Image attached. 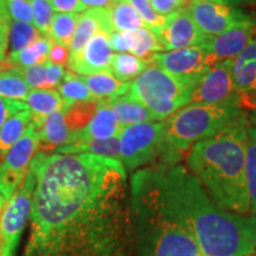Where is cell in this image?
<instances>
[{"instance_id":"7dc6e473","label":"cell","mask_w":256,"mask_h":256,"mask_svg":"<svg viewBox=\"0 0 256 256\" xmlns=\"http://www.w3.org/2000/svg\"><path fill=\"white\" fill-rule=\"evenodd\" d=\"M210 2H218V4L228 5V6H238V5H244V4H256V0H210Z\"/></svg>"},{"instance_id":"4316f807","label":"cell","mask_w":256,"mask_h":256,"mask_svg":"<svg viewBox=\"0 0 256 256\" xmlns=\"http://www.w3.org/2000/svg\"><path fill=\"white\" fill-rule=\"evenodd\" d=\"M148 63L130 52L114 54L110 72L121 82H132L140 74L145 72Z\"/></svg>"},{"instance_id":"ac0fdd59","label":"cell","mask_w":256,"mask_h":256,"mask_svg":"<svg viewBox=\"0 0 256 256\" xmlns=\"http://www.w3.org/2000/svg\"><path fill=\"white\" fill-rule=\"evenodd\" d=\"M232 80L241 96L256 92V38L232 60Z\"/></svg>"},{"instance_id":"74e56055","label":"cell","mask_w":256,"mask_h":256,"mask_svg":"<svg viewBox=\"0 0 256 256\" xmlns=\"http://www.w3.org/2000/svg\"><path fill=\"white\" fill-rule=\"evenodd\" d=\"M5 4L11 20L34 24V14L28 0H5Z\"/></svg>"},{"instance_id":"f6af8a7d","label":"cell","mask_w":256,"mask_h":256,"mask_svg":"<svg viewBox=\"0 0 256 256\" xmlns=\"http://www.w3.org/2000/svg\"><path fill=\"white\" fill-rule=\"evenodd\" d=\"M11 20V19H10ZM8 20L0 16V48L8 51Z\"/></svg>"},{"instance_id":"f1b7e54d","label":"cell","mask_w":256,"mask_h":256,"mask_svg":"<svg viewBox=\"0 0 256 256\" xmlns=\"http://www.w3.org/2000/svg\"><path fill=\"white\" fill-rule=\"evenodd\" d=\"M60 95L62 96L66 108L78 102L86 101H98L92 98L87 86L82 81L81 78L72 72H66L63 81L58 86Z\"/></svg>"},{"instance_id":"ab89813d","label":"cell","mask_w":256,"mask_h":256,"mask_svg":"<svg viewBox=\"0 0 256 256\" xmlns=\"http://www.w3.org/2000/svg\"><path fill=\"white\" fill-rule=\"evenodd\" d=\"M110 40L114 52L130 54L133 46V32L114 31L113 34H110Z\"/></svg>"},{"instance_id":"ba28073f","label":"cell","mask_w":256,"mask_h":256,"mask_svg":"<svg viewBox=\"0 0 256 256\" xmlns=\"http://www.w3.org/2000/svg\"><path fill=\"white\" fill-rule=\"evenodd\" d=\"M34 176L31 171L14 194L6 200L0 214V252L2 256H14L28 220H30Z\"/></svg>"},{"instance_id":"277c9868","label":"cell","mask_w":256,"mask_h":256,"mask_svg":"<svg viewBox=\"0 0 256 256\" xmlns=\"http://www.w3.org/2000/svg\"><path fill=\"white\" fill-rule=\"evenodd\" d=\"M130 214L138 256H202L194 235L162 200L152 168L132 176Z\"/></svg>"},{"instance_id":"83f0119b","label":"cell","mask_w":256,"mask_h":256,"mask_svg":"<svg viewBox=\"0 0 256 256\" xmlns=\"http://www.w3.org/2000/svg\"><path fill=\"white\" fill-rule=\"evenodd\" d=\"M110 11L114 31L133 32L146 28L136 8L126 0H118Z\"/></svg>"},{"instance_id":"4fadbf2b","label":"cell","mask_w":256,"mask_h":256,"mask_svg":"<svg viewBox=\"0 0 256 256\" xmlns=\"http://www.w3.org/2000/svg\"><path fill=\"white\" fill-rule=\"evenodd\" d=\"M150 66L180 78H202L210 69L206 64V51L200 46L156 54Z\"/></svg>"},{"instance_id":"9a60e30c","label":"cell","mask_w":256,"mask_h":256,"mask_svg":"<svg viewBox=\"0 0 256 256\" xmlns=\"http://www.w3.org/2000/svg\"><path fill=\"white\" fill-rule=\"evenodd\" d=\"M114 51L112 49L110 34L104 32L96 34L76 56L69 58L68 68L78 76L110 72Z\"/></svg>"},{"instance_id":"d590c367","label":"cell","mask_w":256,"mask_h":256,"mask_svg":"<svg viewBox=\"0 0 256 256\" xmlns=\"http://www.w3.org/2000/svg\"><path fill=\"white\" fill-rule=\"evenodd\" d=\"M28 2L34 14V28L40 32L42 36L48 37L51 20L55 14L50 0H28Z\"/></svg>"},{"instance_id":"7bdbcfd3","label":"cell","mask_w":256,"mask_h":256,"mask_svg":"<svg viewBox=\"0 0 256 256\" xmlns=\"http://www.w3.org/2000/svg\"><path fill=\"white\" fill-rule=\"evenodd\" d=\"M55 14H82L87 8L80 0H50Z\"/></svg>"},{"instance_id":"6da1fadb","label":"cell","mask_w":256,"mask_h":256,"mask_svg":"<svg viewBox=\"0 0 256 256\" xmlns=\"http://www.w3.org/2000/svg\"><path fill=\"white\" fill-rule=\"evenodd\" d=\"M23 256H138L127 172L101 156L37 152Z\"/></svg>"},{"instance_id":"ee69618b","label":"cell","mask_w":256,"mask_h":256,"mask_svg":"<svg viewBox=\"0 0 256 256\" xmlns=\"http://www.w3.org/2000/svg\"><path fill=\"white\" fill-rule=\"evenodd\" d=\"M89 8H112L118 0H80Z\"/></svg>"},{"instance_id":"8992f818","label":"cell","mask_w":256,"mask_h":256,"mask_svg":"<svg viewBox=\"0 0 256 256\" xmlns=\"http://www.w3.org/2000/svg\"><path fill=\"white\" fill-rule=\"evenodd\" d=\"M200 78H180L148 66L130 82V92L151 113L153 120H165L190 104Z\"/></svg>"},{"instance_id":"1f68e13d","label":"cell","mask_w":256,"mask_h":256,"mask_svg":"<svg viewBox=\"0 0 256 256\" xmlns=\"http://www.w3.org/2000/svg\"><path fill=\"white\" fill-rule=\"evenodd\" d=\"M80 14H55L51 20L48 38L51 42L70 46Z\"/></svg>"},{"instance_id":"9c48e42d","label":"cell","mask_w":256,"mask_h":256,"mask_svg":"<svg viewBox=\"0 0 256 256\" xmlns=\"http://www.w3.org/2000/svg\"><path fill=\"white\" fill-rule=\"evenodd\" d=\"M38 148L40 138L34 124L30 122L23 136L0 162V194L6 200L23 184Z\"/></svg>"},{"instance_id":"f35d334b","label":"cell","mask_w":256,"mask_h":256,"mask_svg":"<svg viewBox=\"0 0 256 256\" xmlns=\"http://www.w3.org/2000/svg\"><path fill=\"white\" fill-rule=\"evenodd\" d=\"M150 2L156 14L164 17H168L179 10L188 8L190 4V0H150Z\"/></svg>"},{"instance_id":"44dd1931","label":"cell","mask_w":256,"mask_h":256,"mask_svg":"<svg viewBox=\"0 0 256 256\" xmlns=\"http://www.w3.org/2000/svg\"><path fill=\"white\" fill-rule=\"evenodd\" d=\"M246 176L249 215L256 217V110H246Z\"/></svg>"},{"instance_id":"8fae6325","label":"cell","mask_w":256,"mask_h":256,"mask_svg":"<svg viewBox=\"0 0 256 256\" xmlns=\"http://www.w3.org/2000/svg\"><path fill=\"white\" fill-rule=\"evenodd\" d=\"M188 10L206 36H217L234 26L252 22L240 10L210 0H190Z\"/></svg>"},{"instance_id":"e0dca14e","label":"cell","mask_w":256,"mask_h":256,"mask_svg":"<svg viewBox=\"0 0 256 256\" xmlns=\"http://www.w3.org/2000/svg\"><path fill=\"white\" fill-rule=\"evenodd\" d=\"M122 130L124 128L118 122L116 118H115L110 106L106 104V102H100L90 122L83 128L82 130H80L78 133H74L70 142H76V140L110 139V138L119 136Z\"/></svg>"},{"instance_id":"7402d4cb","label":"cell","mask_w":256,"mask_h":256,"mask_svg":"<svg viewBox=\"0 0 256 256\" xmlns=\"http://www.w3.org/2000/svg\"><path fill=\"white\" fill-rule=\"evenodd\" d=\"M106 104L110 106L118 122L122 128L132 126V124L154 121L148 110L130 92Z\"/></svg>"},{"instance_id":"3957f363","label":"cell","mask_w":256,"mask_h":256,"mask_svg":"<svg viewBox=\"0 0 256 256\" xmlns=\"http://www.w3.org/2000/svg\"><path fill=\"white\" fill-rule=\"evenodd\" d=\"M188 171L222 209L249 215L246 176V110L215 136L192 146Z\"/></svg>"},{"instance_id":"d6a6232c","label":"cell","mask_w":256,"mask_h":256,"mask_svg":"<svg viewBox=\"0 0 256 256\" xmlns=\"http://www.w3.org/2000/svg\"><path fill=\"white\" fill-rule=\"evenodd\" d=\"M30 90V87L14 66L0 72V98L24 102Z\"/></svg>"},{"instance_id":"d6986e66","label":"cell","mask_w":256,"mask_h":256,"mask_svg":"<svg viewBox=\"0 0 256 256\" xmlns=\"http://www.w3.org/2000/svg\"><path fill=\"white\" fill-rule=\"evenodd\" d=\"M64 113L66 110H57L44 119L42 126L37 130L40 138L38 152L48 153V151H55L58 147L72 142V133L66 126Z\"/></svg>"},{"instance_id":"c3c4849f","label":"cell","mask_w":256,"mask_h":256,"mask_svg":"<svg viewBox=\"0 0 256 256\" xmlns=\"http://www.w3.org/2000/svg\"><path fill=\"white\" fill-rule=\"evenodd\" d=\"M0 16L2 18L6 19V20L10 22V17L8 14V10H6V4H5V0H0Z\"/></svg>"},{"instance_id":"e575fe53","label":"cell","mask_w":256,"mask_h":256,"mask_svg":"<svg viewBox=\"0 0 256 256\" xmlns=\"http://www.w3.org/2000/svg\"><path fill=\"white\" fill-rule=\"evenodd\" d=\"M17 72L26 84L32 89H52L54 86L51 83L49 72H48V62L37 66H26V68H18L14 66Z\"/></svg>"},{"instance_id":"816d5d0a","label":"cell","mask_w":256,"mask_h":256,"mask_svg":"<svg viewBox=\"0 0 256 256\" xmlns=\"http://www.w3.org/2000/svg\"><path fill=\"white\" fill-rule=\"evenodd\" d=\"M2 64H0V72H2Z\"/></svg>"},{"instance_id":"681fc988","label":"cell","mask_w":256,"mask_h":256,"mask_svg":"<svg viewBox=\"0 0 256 256\" xmlns=\"http://www.w3.org/2000/svg\"><path fill=\"white\" fill-rule=\"evenodd\" d=\"M5 203H6V200H5V198H4V196H2V194H0V214H2V208H4Z\"/></svg>"},{"instance_id":"52a82bcc","label":"cell","mask_w":256,"mask_h":256,"mask_svg":"<svg viewBox=\"0 0 256 256\" xmlns=\"http://www.w3.org/2000/svg\"><path fill=\"white\" fill-rule=\"evenodd\" d=\"M120 162L134 172L152 164L170 147L166 144L162 122H142L124 127L119 136Z\"/></svg>"},{"instance_id":"d4e9b609","label":"cell","mask_w":256,"mask_h":256,"mask_svg":"<svg viewBox=\"0 0 256 256\" xmlns=\"http://www.w3.org/2000/svg\"><path fill=\"white\" fill-rule=\"evenodd\" d=\"M31 122V113L28 110H20L12 115L0 130V162L16 142L23 136Z\"/></svg>"},{"instance_id":"b9f144b4","label":"cell","mask_w":256,"mask_h":256,"mask_svg":"<svg viewBox=\"0 0 256 256\" xmlns=\"http://www.w3.org/2000/svg\"><path fill=\"white\" fill-rule=\"evenodd\" d=\"M70 58V50L68 46H64L62 44L51 42V46L49 51V56L48 60L50 63L56 64L60 66H68V62Z\"/></svg>"},{"instance_id":"f5cc1de1","label":"cell","mask_w":256,"mask_h":256,"mask_svg":"<svg viewBox=\"0 0 256 256\" xmlns=\"http://www.w3.org/2000/svg\"><path fill=\"white\" fill-rule=\"evenodd\" d=\"M0 256H2V252H0Z\"/></svg>"},{"instance_id":"ffe728a7","label":"cell","mask_w":256,"mask_h":256,"mask_svg":"<svg viewBox=\"0 0 256 256\" xmlns=\"http://www.w3.org/2000/svg\"><path fill=\"white\" fill-rule=\"evenodd\" d=\"M31 113V122L38 130L44 119L57 110H66L62 96L55 89H31L25 98Z\"/></svg>"},{"instance_id":"836d02e7","label":"cell","mask_w":256,"mask_h":256,"mask_svg":"<svg viewBox=\"0 0 256 256\" xmlns=\"http://www.w3.org/2000/svg\"><path fill=\"white\" fill-rule=\"evenodd\" d=\"M100 101H86L78 102L66 108L64 116H66V126L69 127L70 132L72 134L82 130L96 113Z\"/></svg>"},{"instance_id":"7a4b0ae2","label":"cell","mask_w":256,"mask_h":256,"mask_svg":"<svg viewBox=\"0 0 256 256\" xmlns=\"http://www.w3.org/2000/svg\"><path fill=\"white\" fill-rule=\"evenodd\" d=\"M162 200L188 226L202 256L256 254V217L220 208L198 179L174 162L152 168Z\"/></svg>"},{"instance_id":"f907efd6","label":"cell","mask_w":256,"mask_h":256,"mask_svg":"<svg viewBox=\"0 0 256 256\" xmlns=\"http://www.w3.org/2000/svg\"><path fill=\"white\" fill-rule=\"evenodd\" d=\"M6 54H8V51L2 50V48H0V63H2V62H4V60H5Z\"/></svg>"},{"instance_id":"f546056e","label":"cell","mask_w":256,"mask_h":256,"mask_svg":"<svg viewBox=\"0 0 256 256\" xmlns=\"http://www.w3.org/2000/svg\"><path fill=\"white\" fill-rule=\"evenodd\" d=\"M164 46L151 30H148L147 28H142L133 31V46L130 50L132 55L145 60L150 66L152 57L156 54L164 52Z\"/></svg>"},{"instance_id":"484cf974","label":"cell","mask_w":256,"mask_h":256,"mask_svg":"<svg viewBox=\"0 0 256 256\" xmlns=\"http://www.w3.org/2000/svg\"><path fill=\"white\" fill-rule=\"evenodd\" d=\"M50 46L51 40L49 38L42 36L25 49L8 55V63H11L14 66H18V68H26V66L43 64L48 62Z\"/></svg>"},{"instance_id":"8d00e7d4","label":"cell","mask_w":256,"mask_h":256,"mask_svg":"<svg viewBox=\"0 0 256 256\" xmlns=\"http://www.w3.org/2000/svg\"><path fill=\"white\" fill-rule=\"evenodd\" d=\"M126 2H130L136 8L138 14L140 16V18L145 23V26L148 30H151L154 34L164 26L166 17L156 14L154 8H152L150 0H126Z\"/></svg>"},{"instance_id":"5bb4252c","label":"cell","mask_w":256,"mask_h":256,"mask_svg":"<svg viewBox=\"0 0 256 256\" xmlns=\"http://www.w3.org/2000/svg\"><path fill=\"white\" fill-rule=\"evenodd\" d=\"M156 36L166 51L200 46L208 37L198 28L188 8L168 16L164 26Z\"/></svg>"},{"instance_id":"bcb514c9","label":"cell","mask_w":256,"mask_h":256,"mask_svg":"<svg viewBox=\"0 0 256 256\" xmlns=\"http://www.w3.org/2000/svg\"><path fill=\"white\" fill-rule=\"evenodd\" d=\"M241 108L244 110H256V92L241 96Z\"/></svg>"},{"instance_id":"30bf717a","label":"cell","mask_w":256,"mask_h":256,"mask_svg":"<svg viewBox=\"0 0 256 256\" xmlns=\"http://www.w3.org/2000/svg\"><path fill=\"white\" fill-rule=\"evenodd\" d=\"M190 104H228L241 107V95L232 80V60L211 66L198 81Z\"/></svg>"},{"instance_id":"4dcf8cb0","label":"cell","mask_w":256,"mask_h":256,"mask_svg":"<svg viewBox=\"0 0 256 256\" xmlns=\"http://www.w3.org/2000/svg\"><path fill=\"white\" fill-rule=\"evenodd\" d=\"M40 37V32L34 28V24L10 20L8 36V49L10 50L8 55L25 49Z\"/></svg>"},{"instance_id":"cb8c5ba5","label":"cell","mask_w":256,"mask_h":256,"mask_svg":"<svg viewBox=\"0 0 256 256\" xmlns=\"http://www.w3.org/2000/svg\"><path fill=\"white\" fill-rule=\"evenodd\" d=\"M54 153L60 154H81V153H90V154L101 156L104 158H110L120 162V142L119 136L110 138L106 140H76L66 145L56 148Z\"/></svg>"},{"instance_id":"5b68a950","label":"cell","mask_w":256,"mask_h":256,"mask_svg":"<svg viewBox=\"0 0 256 256\" xmlns=\"http://www.w3.org/2000/svg\"><path fill=\"white\" fill-rule=\"evenodd\" d=\"M243 112L238 106L188 104L162 122L166 144L174 151H186L220 132Z\"/></svg>"},{"instance_id":"2e32d148","label":"cell","mask_w":256,"mask_h":256,"mask_svg":"<svg viewBox=\"0 0 256 256\" xmlns=\"http://www.w3.org/2000/svg\"><path fill=\"white\" fill-rule=\"evenodd\" d=\"M98 32H104L107 34H112L114 32L110 8H87L84 12L80 14L69 46L70 57L81 52L88 42Z\"/></svg>"},{"instance_id":"11a10c76","label":"cell","mask_w":256,"mask_h":256,"mask_svg":"<svg viewBox=\"0 0 256 256\" xmlns=\"http://www.w3.org/2000/svg\"><path fill=\"white\" fill-rule=\"evenodd\" d=\"M252 256H256V254L255 255H252Z\"/></svg>"},{"instance_id":"db71d44e","label":"cell","mask_w":256,"mask_h":256,"mask_svg":"<svg viewBox=\"0 0 256 256\" xmlns=\"http://www.w3.org/2000/svg\"><path fill=\"white\" fill-rule=\"evenodd\" d=\"M255 18H256V12H255Z\"/></svg>"},{"instance_id":"7c38bea8","label":"cell","mask_w":256,"mask_h":256,"mask_svg":"<svg viewBox=\"0 0 256 256\" xmlns=\"http://www.w3.org/2000/svg\"><path fill=\"white\" fill-rule=\"evenodd\" d=\"M254 34L255 23L249 22L229 28L217 36H208L200 44L206 51L208 66L211 68L224 60L235 58L254 38Z\"/></svg>"},{"instance_id":"60d3db41","label":"cell","mask_w":256,"mask_h":256,"mask_svg":"<svg viewBox=\"0 0 256 256\" xmlns=\"http://www.w3.org/2000/svg\"><path fill=\"white\" fill-rule=\"evenodd\" d=\"M25 110H28L25 102L0 98V130H2L4 124L12 116V115L17 114L18 112Z\"/></svg>"},{"instance_id":"603a6c76","label":"cell","mask_w":256,"mask_h":256,"mask_svg":"<svg viewBox=\"0 0 256 256\" xmlns=\"http://www.w3.org/2000/svg\"><path fill=\"white\" fill-rule=\"evenodd\" d=\"M95 100L108 102L127 94L130 89V82H121L110 72L92 74V75L80 76Z\"/></svg>"}]
</instances>
